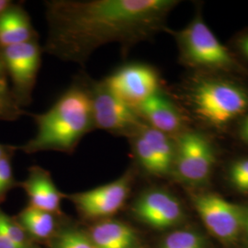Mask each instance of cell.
Here are the masks:
<instances>
[{
  "instance_id": "1",
  "label": "cell",
  "mask_w": 248,
  "mask_h": 248,
  "mask_svg": "<svg viewBox=\"0 0 248 248\" xmlns=\"http://www.w3.org/2000/svg\"><path fill=\"white\" fill-rule=\"evenodd\" d=\"M177 0H49L44 52L85 64L97 49L119 44L128 50L165 31Z\"/></svg>"
},
{
  "instance_id": "2",
  "label": "cell",
  "mask_w": 248,
  "mask_h": 248,
  "mask_svg": "<svg viewBox=\"0 0 248 248\" xmlns=\"http://www.w3.org/2000/svg\"><path fill=\"white\" fill-rule=\"evenodd\" d=\"M35 135L17 150L26 154L56 151L71 154L85 135L95 130L89 91L79 76L47 111L33 114Z\"/></svg>"
},
{
  "instance_id": "3",
  "label": "cell",
  "mask_w": 248,
  "mask_h": 248,
  "mask_svg": "<svg viewBox=\"0 0 248 248\" xmlns=\"http://www.w3.org/2000/svg\"><path fill=\"white\" fill-rule=\"evenodd\" d=\"M186 104L202 124L221 130L248 112V89L224 75L199 74L186 85Z\"/></svg>"
},
{
  "instance_id": "4",
  "label": "cell",
  "mask_w": 248,
  "mask_h": 248,
  "mask_svg": "<svg viewBox=\"0 0 248 248\" xmlns=\"http://www.w3.org/2000/svg\"><path fill=\"white\" fill-rule=\"evenodd\" d=\"M165 31L174 37L180 62L200 74L225 76L242 74L246 70L234 54L213 33L200 12L182 30L167 28Z\"/></svg>"
},
{
  "instance_id": "5",
  "label": "cell",
  "mask_w": 248,
  "mask_h": 248,
  "mask_svg": "<svg viewBox=\"0 0 248 248\" xmlns=\"http://www.w3.org/2000/svg\"><path fill=\"white\" fill-rule=\"evenodd\" d=\"M175 141L172 175L187 186H203L213 175L217 158L212 140L202 132L186 129Z\"/></svg>"
},
{
  "instance_id": "6",
  "label": "cell",
  "mask_w": 248,
  "mask_h": 248,
  "mask_svg": "<svg viewBox=\"0 0 248 248\" xmlns=\"http://www.w3.org/2000/svg\"><path fill=\"white\" fill-rule=\"evenodd\" d=\"M83 77L89 91L95 130L127 138L132 135L142 123L136 109L116 96L102 80Z\"/></svg>"
},
{
  "instance_id": "7",
  "label": "cell",
  "mask_w": 248,
  "mask_h": 248,
  "mask_svg": "<svg viewBox=\"0 0 248 248\" xmlns=\"http://www.w3.org/2000/svg\"><path fill=\"white\" fill-rule=\"evenodd\" d=\"M42 50L38 37L24 44L1 49L13 95L22 108L32 101L42 62Z\"/></svg>"
},
{
  "instance_id": "8",
  "label": "cell",
  "mask_w": 248,
  "mask_h": 248,
  "mask_svg": "<svg viewBox=\"0 0 248 248\" xmlns=\"http://www.w3.org/2000/svg\"><path fill=\"white\" fill-rule=\"evenodd\" d=\"M191 195L197 213L213 235L227 244L238 239L244 230L247 209L213 192Z\"/></svg>"
},
{
  "instance_id": "9",
  "label": "cell",
  "mask_w": 248,
  "mask_h": 248,
  "mask_svg": "<svg viewBox=\"0 0 248 248\" xmlns=\"http://www.w3.org/2000/svg\"><path fill=\"white\" fill-rule=\"evenodd\" d=\"M133 154L144 171L155 177L172 174L176 141L166 133L142 124L128 137Z\"/></svg>"
},
{
  "instance_id": "10",
  "label": "cell",
  "mask_w": 248,
  "mask_h": 248,
  "mask_svg": "<svg viewBox=\"0 0 248 248\" xmlns=\"http://www.w3.org/2000/svg\"><path fill=\"white\" fill-rule=\"evenodd\" d=\"M102 81L116 96L134 108L162 89L158 71L143 62L124 64Z\"/></svg>"
},
{
  "instance_id": "11",
  "label": "cell",
  "mask_w": 248,
  "mask_h": 248,
  "mask_svg": "<svg viewBox=\"0 0 248 248\" xmlns=\"http://www.w3.org/2000/svg\"><path fill=\"white\" fill-rule=\"evenodd\" d=\"M133 173L127 171L115 180L90 190L69 195L80 213L89 218H103L117 213L131 192Z\"/></svg>"
},
{
  "instance_id": "12",
  "label": "cell",
  "mask_w": 248,
  "mask_h": 248,
  "mask_svg": "<svg viewBox=\"0 0 248 248\" xmlns=\"http://www.w3.org/2000/svg\"><path fill=\"white\" fill-rule=\"evenodd\" d=\"M134 216L156 229H168L182 222L184 209L177 197L169 190L155 187L143 191L132 207Z\"/></svg>"
},
{
  "instance_id": "13",
  "label": "cell",
  "mask_w": 248,
  "mask_h": 248,
  "mask_svg": "<svg viewBox=\"0 0 248 248\" xmlns=\"http://www.w3.org/2000/svg\"><path fill=\"white\" fill-rule=\"evenodd\" d=\"M135 109L144 124L171 137L175 138L187 129L186 116L162 89L143 100Z\"/></svg>"
},
{
  "instance_id": "14",
  "label": "cell",
  "mask_w": 248,
  "mask_h": 248,
  "mask_svg": "<svg viewBox=\"0 0 248 248\" xmlns=\"http://www.w3.org/2000/svg\"><path fill=\"white\" fill-rule=\"evenodd\" d=\"M21 186L28 195L30 206L53 214L60 212L62 193L45 169L32 167Z\"/></svg>"
},
{
  "instance_id": "15",
  "label": "cell",
  "mask_w": 248,
  "mask_h": 248,
  "mask_svg": "<svg viewBox=\"0 0 248 248\" xmlns=\"http://www.w3.org/2000/svg\"><path fill=\"white\" fill-rule=\"evenodd\" d=\"M38 37L25 9L12 3L0 16V49L27 43Z\"/></svg>"
},
{
  "instance_id": "16",
  "label": "cell",
  "mask_w": 248,
  "mask_h": 248,
  "mask_svg": "<svg viewBox=\"0 0 248 248\" xmlns=\"http://www.w3.org/2000/svg\"><path fill=\"white\" fill-rule=\"evenodd\" d=\"M89 239L97 248H133L136 243L133 229L115 220L98 222L91 229Z\"/></svg>"
},
{
  "instance_id": "17",
  "label": "cell",
  "mask_w": 248,
  "mask_h": 248,
  "mask_svg": "<svg viewBox=\"0 0 248 248\" xmlns=\"http://www.w3.org/2000/svg\"><path fill=\"white\" fill-rule=\"evenodd\" d=\"M19 224L30 234L37 238H47L53 233L54 219L53 213L28 206L18 216Z\"/></svg>"
},
{
  "instance_id": "18",
  "label": "cell",
  "mask_w": 248,
  "mask_h": 248,
  "mask_svg": "<svg viewBox=\"0 0 248 248\" xmlns=\"http://www.w3.org/2000/svg\"><path fill=\"white\" fill-rule=\"evenodd\" d=\"M23 114L24 109L18 105L13 95L0 49V121L14 122Z\"/></svg>"
},
{
  "instance_id": "19",
  "label": "cell",
  "mask_w": 248,
  "mask_h": 248,
  "mask_svg": "<svg viewBox=\"0 0 248 248\" xmlns=\"http://www.w3.org/2000/svg\"><path fill=\"white\" fill-rule=\"evenodd\" d=\"M160 248H207V243L198 232L179 230L173 232L163 240Z\"/></svg>"
},
{
  "instance_id": "20",
  "label": "cell",
  "mask_w": 248,
  "mask_h": 248,
  "mask_svg": "<svg viewBox=\"0 0 248 248\" xmlns=\"http://www.w3.org/2000/svg\"><path fill=\"white\" fill-rule=\"evenodd\" d=\"M227 178L233 189L248 194V157L232 161L227 171Z\"/></svg>"
},
{
  "instance_id": "21",
  "label": "cell",
  "mask_w": 248,
  "mask_h": 248,
  "mask_svg": "<svg viewBox=\"0 0 248 248\" xmlns=\"http://www.w3.org/2000/svg\"><path fill=\"white\" fill-rule=\"evenodd\" d=\"M0 232L9 239L24 247H32L27 237L26 231L18 222L0 211Z\"/></svg>"
},
{
  "instance_id": "22",
  "label": "cell",
  "mask_w": 248,
  "mask_h": 248,
  "mask_svg": "<svg viewBox=\"0 0 248 248\" xmlns=\"http://www.w3.org/2000/svg\"><path fill=\"white\" fill-rule=\"evenodd\" d=\"M53 248H97L89 237L80 232L64 231L55 241Z\"/></svg>"
},
{
  "instance_id": "23",
  "label": "cell",
  "mask_w": 248,
  "mask_h": 248,
  "mask_svg": "<svg viewBox=\"0 0 248 248\" xmlns=\"http://www.w3.org/2000/svg\"><path fill=\"white\" fill-rule=\"evenodd\" d=\"M11 157L0 160V199L5 195L14 184Z\"/></svg>"
},
{
  "instance_id": "24",
  "label": "cell",
  "mask_w": 248,
  "mask_h": 248,
  "mask_svg": "<svg viewBox=\"0 0 248 248\" xmlns=\"http://www.w3.org/2000/svg\"><path fill=\"white\" fill-rule=\"evenodd\" d=\"M233 45L237 53L248 62V30L247 31L240 33L239 35L234 39Z\"/></svg>"
},
{
  "instance_id": "25",
  "label": "cell",
  "mask_w": 248,
  "mask_h": 248,
  "mask_svg": "<svg viewBox=\"0 0 248 248\" xmlns=\"http://www.w3.org/2000/svg\"><path fill=\"white\" fill-rule=\"evenodd\" d=\"M238 133H239L240 139L248 145V112L242 118Z\"/></svg>"
},
{
  "instance_id": "26",
  "label": "cell",
  "mask_w": 248,
  "mask_h": 248,
  "mask_svg": "<svg viewBox=\"0 0 248 248\" xmlns=\"http://www.w3.org/2000/svg\"><path fill=\"white\" fill-rule=\"evenodd\" d=\"M0 248H33V247H24L18 245L0 232Z\"/></svg>"
},
{
  "instance_id": "27",
  "label": "cell",
  "mask_w": 248,
  "mask_h": 248,
  "mask_svg": "<svg viewBox=\"0 0 248 248\" xmlns=\"http://www.w3.org/2000/svg\"><path fill=\"white\" fill-rule=\"evenodd\" d=\"M15 151H17V146L0 143V160L12 156V155L14 154Z\"/></svg>"
},
{
  "instance_id": "28",
  "label": "cell",
  "mask_w": 248,
  "mask_h": 248,
  "mask_svg": "<svg viewBox=\"0 0 248 248\" xmlns=\"http://www.w3.org/2000/svg\"><path fill=\"white\" fill-rule=\"evenodd\" d=\"M13 2L10 0H0V16Z\"/></svg>"
},
{
  "instance_id": "29",
  "label": "cell",
  "mask_w": 248,
  "mask_h": 248,
  "mask_svg": "<svg viewBox=\"0 0 248 248\" xmlns=\"http://www.w3.org/2000/svg\"><path fill=\"white\" fill-rule=\"evenodd\" d=\"M243 232H246V236H247V240L248 242V210L247 209L246 212V220H245V225H244V230Z\"/></svg>"
}]
</instances>
